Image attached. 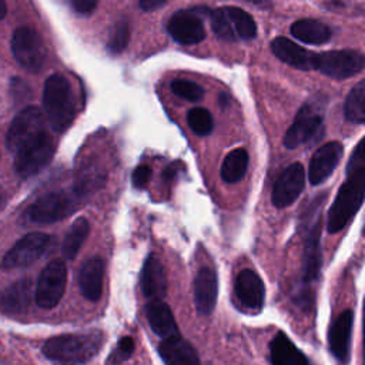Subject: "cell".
I'll list each match as a JSON object with an SVG mask.
<instances>
[{
  "mask_svg": "<svg viewBox=\"0 0 365 365\" xmlns=\"http://www.w3.org/2000/svg\"><path fill=\"white\" fill-rule=\"evenodd\" d=\"M346 180L339 187L338 194L331 204L327 220V230L331 234L339 232L352 220L364 201L365 188V158L362 141L358 143L346 165Z\"/></svg>",
  "mask_w": 365,
  "mask_h": 365,
  "instance_id": "obj_1",
  "label": "cell"
},
{
  "mask_svg": "<svg viewBox=\"0 0 365 365\" xmlns=\"http://www.w3.org/2000/svg\"><path fill=\"white\" fill-rule=\"evenodd\" d=\"M103 346L100 331L64 334L47 339L41 348L44 356L60 364H83L94 358Z\"/></svg>",
  "mask_w": 365,
  "mask_h": 365,
  "instance_id": "obj_2",
  "label": "cell"
},
{
  "mask_svg": "<svg viewBox=\"0 0 365 365\" xmlns=\"http://www.w3.org/2000/svg\"><path fill=\"white\" fill-rule=\"evenodd\" d=\"M46 117L56 133L66 131L76 117V97L73 87L63 74H51L43 90Z\"/></svg>",
  "mask_w": 365,
  "mask_h": 365,
  "instance_id": "obj_3",
  "label": "cell"
},
{
  "mask_svg": "<svg viewBox=\"0 0 365 365\" xmlns=\"http://www.w3.org/2000/svg\"><path fill=\"white\" fill-rule=\"evenodd\" d=\"M327 103V96L317 93L302 104L295 114L294 123L284 135V145L287 148L294 150L302 144H307L318 134L322 127Z\"/></svg>",
  "mask_w": 365,
  "mask_h": 365,
  "instance_id": "obj_4",
  "label": "cell"
},
{
  "mask_svg": "<svg viewBox=\"0 0 365 365\" xmlns=\"http://www.w3.org/2000/svg\"><path fill=\"white\" fill-rule=\"evenodd\" d=\"M325 195L317 197L314 202L302 215L304 230V278L305 281H315L321 271V210Z\"/></svg>",
  "mask_w": 365,
  "mask_h": 365,
  "instance_id": "obj_5",
  "label": "cell"
},
{
  "mask_svg": "<svg viewBox=\"0 0 365 365\" xmlns=\"http://www.w3.org/2000/svg\"><path fill=\"white\" fill-rule=\"evenodd\" d=\"M81 192L56 191L36 200L26 211V218L34 224H53L73 214L81 200Z\"/></svg>",
  "mask_w": 365,
  "mask_h": 365,
  "instance_id": "obj_6",
  "label": "cell"
},
{
  "mask_svg": "<svg viewBox=\"0 0 365 365\" xmlns=\"http://www.w3.org/2000/svg\"><path fill=\"white\" fill-rule=\"evenodd\" d=\"M210 19L212 31L225 41L252 40L257 36L254 19L240 7H220L211 11Z\"/></svg>",
  "mask_w": 365,
  "mask_h": 365,
  "instance_id": "obj_7",
  "label": "cell"
},
{
  "mask_svg": "<svg viewBox=\"0 0 365 365\" xmlns=\"http://www.w3.org/2000/svg\"><path fill=\"white\" fill-rule=\"evenodd\" d=\"M56 144L51 135L44 130L24 145H21L14 154V171L20 178H30L40 173L53 158Z\"/></svg>",
  "mask_w": 365,
  "mask_h": 365,
  "instance_id": "obj_8",
  "label": "cell"
},
{
  "mask_svg": "<svg viewBox=\"0 0 365 365\" xmlns=\"http://www.w3.org/2000/svg\"><path fill=\"white\" fill-rule=\"evenodd\" d=\"M11 53L21 67L33 73L40 71L47 58V50L41 36L27 26L14 30L11 37Z\"/></svg>",
  "mask_w": 365,
  "mask_h": 365,
  "instance_id": "obj_9",
  "label": "cell"
},
{
  "mask_svg": "<svg viewBox=\"0 0 365 365\" xmlns=\"http://www.w3.org/2000/svg\"><path fill=\"white\" fill-rule=\"evenodd\" d=\"M314 70H318L335 80H345L364 70V56L356 50H331L315 53Z\"/></svg>",
  "mask_w": 365,
  "mask_h": 365,
  "instance_id": "obj_10",
  "label": "cell"
},
{
  "mask_svg": "<svg viewBox=\"0 0 365 365\" xmlns=\"http://www.w3.org/2000/svg\"><path fill=\"white\" fill-rule=\"evenodd\" d=\"M67 284V267L61 259L48 262L37 281L34 298L36 304L43 309L54 308L63 298Z\"/></svg>",
  "mask_w": 365,
  "mask_h": 365,
  "instance_id": "obj_11",
  "label": "cell"
},
{
  "mask_svg": "<svg viewBox=\"0 0 365 365\" xmlns=\"http://www.w3.org/2000/svg\"><path fill=\"white\" fill-rule=\"evenodd\" d=\"M51 237L44 232H29L19 240L1 259L3 269H21L36 262L48 248Z\"/></svg>",
  "mask_w": 365,
  "mask_h": 365,
  "instance_id": "obj_12",
  "label": "cell"
},
{
  "mask_svg": "<svg viewBox=\"0 0 365 365\" xmlns=\"http://www.w3.org/2000/svg\"><path fill=\"white\" fill-rule=\"evenodd\" d=\"M44 130V115L41 110L37 106H27L13 118L6 134V145L11 153H16L21 145Z\"/></svg>",
  "mask_w": 365,
  "mask_h": 365,
  "instance_id": "obj_13",
  "label": "cell"
},
{
  "mask_svg": "<svg viewBox=\"0 0 365 365\" xmlns=\"http://www.w3.org/2000/svg\"><path fill=\"white\" fill-rule=\"evenodd\" d=\"M305 185V170L301 163L288 165L277 178L271 201L277 208L289 207L301 194Z\"/></svg>",
  "mask_w": 365,
  "mask_h": 365,
  "instance_id": "obj_14",
  "label": "cell"
},
{
  "mask_svg": "<svg viewBox=\"0 0 365 365\" xmlns=\"http://www.w3.org/2000/svg\"><path fill=\"white\" fill-rule=\"evenodd\" d=\"M167 31L177 43L184 46L197 44L205 38L202 20L194 9L174 13L167 23Z\"/></svg>",
  "mask_w": 365,
  "mask_h": 365,
  "instance_id": "obj_15",
  "label": "cell"
},
{
  "mask_svg": "<svg viewBox=\"0 0 365 365\" xmlns=\"http://www.w3.org/2000/svg\"><path fill=\"white\" fill-rule=\"evenodd\" d=\"M344 155V145L339 141H329L322 144L309 161L308 178L312 185L322 184L336 168Z\"/></svg>",
  "mask_w": 365,
  "mask_h": 365,
  "instance_id": "obj_16",
  "label": "cell"
},
{
  "mask_svg": "<svg viewBox=\"0 0 365 365\" xmlns=\"http://www.w3.org/2000/svg\"><path fill=\"white\" fill-rule=\"evenodd\" d=\"M234 289L235 297L242 307L251 311H258L262 308L265 298V287L259 275L252 269L245 268L238 272Z\"/></svg>",
  "mask_w": 365,
  "mask_h": 365,
  "instance_id": "obj_17",
  "label": "cell"
},
{
  "mask_svg": "<svg viewBox=\"0 0 365 365\" xmlns=\"http://www.w3.org/2000/svg\"><path fill=\"white\" fill-rule=\"evenodd\" d=\"M352 322H354L352 311L345 309L334 319L328 332L329 351L339 362H346L349 356Z\"/></svg>",
  "mask_w": 365,
  "mask_h": 365,
  "instance_id": "obj_18",
  "label": "cell"
},
{
  "mask_svg": "<svg viewBox=\"0 0 365 365\" xmlns=\"http://www.w3.org/2000/svg\"><path fill=\"white\" fill-rule=\"evenodd\" d=\"M217 274L210 267H202L194 278V304L201 315H208L217 304Z\"/></svg>",
  "mask_w": 365,
  "mask_h": 365,
  "instance_id": "obj_19",
  "label": "cell"
},
{
  "mask_svg": "<svg viewBox=\"0 0 365 365\" xmlns=\"http://www.w3.org/2000/svg\"><path fill=\"white\" fill-rule=\"evenodd\" d=\"M271 50L281 61L294 68L304 71L314 70L315 53L308 51L287 37H275L271 41Z\"/></svg>",
  "mask_w": 365,
  "mask_h": 365,
  "instance_id": "obj_20",
  "label": "cell"
},
{
  "mask_svg": "<svg viewBox=\"0 0 365 365\" xmlns=\"http://www.w3.org/2000/svg\"><path fill=\"white\" fill-rule=\"evenodd\" d=\"M104 268V261L100 257H91L81 265L78 271L80 292L91 302H97L101 298Z\"/></svg>",
  "mask_w": 365,
  "mask_h": 365,
  "instance_id": "obj_21",
  "label": "cell"
},
{
  "mask_svg": "<svg viewBox=\"0 0 365 365\" xmlns=\"http://www.w3.org/2000/svg\"><path fill=\"white\" fill-rule=\"evenodd\" d=\"M161 359L168 365H197L200 358L192 345L180 334L163 338L158 345Z\"/></svg>",
  "mask_w": 365,
  "mask_h": 365,
  "instance_id": "obj_22",
  "label": "cell"
},
{
  "mask_svg": "<svg viewBox=\"0 0 365 365\" xmlns=\"http://www.w3.org/2000/svg\"><path fill=\"white\" fill-rule=\"evenodd\" d=\"M140 285L144 297H147L148 299H161L167 292V279L164 268L154 254H150L144 261L140 277Z\"/></svg>",
  "mask_w": 365,
  "mask_h": 365,
  "instance_id": "obj_23",
  "label": "cell"
},
{
  "mask_svg": "<svg viewBox=\"0 0 365 365\" xmlns=\"http://www.w3.org/2000/svg\"><path fill=\"white\" fill-rule=\"evenodd\" d=\"M33 284L30 278H23L11 284L0 295V308L6 314L16 315L24 312L31 302Z\"/></svg>",
  "mask_w": 365,
  "mask_h": 365,
  "instance_id": "obj_24",
  "label": "cell"
},
{
  "mask_svg": "<svg viewBox=\"0 0 365 365\" xmlns=\"http://www.w3.org/2000/svg\"><path fill=\"white\" fill-rule=\"evenodd\" d=\"M145 315L148 325L155 335L167 338L178 334L171 308L163 299H151L145 307Z\"/></svg>",
  "mask_w": 365,
  "mask_h": 365,
  "instance_id": "obj_25",
  "label": "cell"
},
{
  "mask_svg": "<svg viewBox=\"0 0 365 365\" xmlns=\"http://www.w3.org/2000/svg\"><path fill=\"white\" fill-rule=\"evenodd\" d=\"M269 361L274 365H307L309 362V359L281 331L269 344Z\"/></svg>",
  "mask_w": 365,
  "mask_h": 365,
  "instance_id": "obj_26",
  "label": "cell"
},
{
  "mask_svg": "<svg viewBox=\"0 0 365 365\" xmlns=\"http://www.w3.org/2000/svg\"><path fill=\"white\" fill-rule=\"evenodd\" d=\"M291 34L307 44H325L332 37L331 29L315 19H299L291 26Z\"/></svg>",
  "mask_w": 365,
  "mask_h": 365,
  "instance_id": "obj_27",
  "label": "cell"
},
{
  "mask_svg": "<svg viewBox=\"0 0 365 365\" xmlns=\"http://www.w3.org/2000/svg\"><path fill=\"white\" fill-rule=\"evenodd\" d=\"M88 232H90V222L84 217H78L70 225L61 247V252L66 259H74L77 257L80 248L83 247L86 238L88 237Z\"/></svg>",
  "mask_w": 365,
  "mask_h": 365,
  "instance_id": "obj_28",
  "label": "cell"
},
{
  "mask_svg": "<svg viewBox=\"0 0 365 365\" xmlns=\"http://www.w3.org/2000/svg\"><path fill=\"white\" fill-rule=\"evenodd\" d=\"M248 168V153L244 148H235L227 154L221 165V178L234 184L242 180Z\"/></svg>",
  "mask_w": 365,
  "mask_h": 365,
  "instance_id": "obj_29",
  "label": "cell"
},
{
  "mask_svg": "<svg viewBox=\"0 0 365 365\" xmlns=\"http://www.w3.org/2000/svg\"><path fill=\"white\" fill-rule=\"evenodd\" d=\"M365 81H358L345 101V117L348 121L354 124H364L365 123Z\"/></svg>",
  "mask_w": 365,
  "mask_h": 365,
  "instance_id": "obj_30",
  "label": "cell"
},
{
  "mask_svg": "<svg viewBox=\"0 0 365 365\" xmlns=\"http://www.w3.org/2000/svg\"><path fill=\"white\" fill-rule=\"evenodd\" d=\"M187 123L194 134L205 137L211 134L214 128V120L211 113L204 107H194L187 114Z\"/></svg>",
  "mask_w": 365,
  "mask_h": 365,
  "instance_id": "obj_31",
  "label": "cell"
},
{
  "mask_svg": "<svg viewBox=\"0 0 365 365\" xmlns=\"http://www.w3.org/2000/svg\"><path fill=\"white\" fill-rule=\"evenodd\" d=\"M130 40V27L125 19H121L114 23L108 40H107V50L111 54H120L127 46Z\"/></svg>",
  "mask_w": 365,
  "mask_h": 365,
  "instance_id": "obj_32",
  "label": "cell"
},
{
  "mask_svg": "<svg viewBox=\"0 0 365 365\" xmlns=\"http://www.w3.org/2000/svg\"><path fill=\"white\" fill-rule=\"evenodd\" d=\"M171 91L175 96L191 103H197L204 97V88L191 80H182V78L174 80L171 83Z\"/></svg>",
  "mask_w": 365,
  "mask_h": 365,
  "instance_id": "obj_33",
  "label": "cell"
},
{
  "mask_svg": "<svg viewBox=\"0 0 365 365\" xmlns=\"http://www.w3.org/2000/svg\"><path fill=\"white\" fill-rule=\"evenodd\" d=\"M134 351V341L131 336H123L120 341H118V345H117V349L115 352H113V355L107 359V362H121V361H125L131 356Z\"/></svg>",
  "mask_w": 365,
  "mask_h": 365,
  "instance_id": "obj_34",
  "label": "cell"
},
{
  "mask_svg": "<svg viewBox=\"0 0 365 365\" xmlns=\"http://www.w3.org/2000/svg\"><path fill=\"white\" fill-rule=\"evenodd\" d=\"M151 178V167L145 165V164H141L138 165L134 171H133V175H131V182L135 188L138 190H144L147 185H148V181Z\"/></svg>",
  "mask_w": 365,
  "mask_h": 365,
  "instance_id": "obj_35",
  "label": "cell"
},
{
  "mask_svg": "<svg viewBox=\"0 0 365 365\" xmlns=\"http://www.w3.org/2000/svg\"><path fill=\"white\" fill-rule=\"evenodd\" d=\"M70 7L78 14H91L97 7V0H67Z\"/></svg>",
  "mask_w": 365,
  "mask_h": 365,
  "instance_id": "obj_36",
  "label": "cell"
},
{
  "mask_svg": "<svg viewBox=\"0 0 365 365\" xmlns=\"http://www.w3.org/2000/svg\"><path fill=\"white\" fill-rule=\"evenodd\" d=\"M30 87L21 80V78H13L11 80V93L17 100H21V97H27L30 93Z\"/></svg>",
  "mask_w": 365,
  "mask_h": 365,
  "instance_id": "obj_37",
  "label": "cell"
},
{
  "mask_svg": "<svg viewBox=\"0 0 365 365\" xmlns=\"http://www.w3.org/2000/svg\"><path fill=\"white\" fill-rule=\"evenodd\" d=\"M165 1L167 0H138V4L144 11H153L158 7H161Z\"/></svg>",
  "mask_w": 365,
  "mask_h": 365,
  "instance_id": "obj_38",
  "label": "cell"
},
{
  "mask_svg": "<svg viewBox=\"0 0 365 365\" xmlns=\"http://www.w3.org/2000/svg\"><path fill=\"white\" fill-rule=\"evenodd\" d=\"M247 1L254 3V4H257L258 7H268V4H269L268 0H247Z\"/></svg>",
  "mask_w": 365,
  "mask_h": 365,
  "instance_id": "obj_39",
  "label": "cell"
},
{
  "mask_svg": "<svg viewBox=\"0 0 365 365\" xmlns=\"http://www.w3.org/2000/svg\"><path fill=\"white\" fill-rule=\"evenodd\" d=\"M7 13V6H6V1L4 0H0V20L6 16Z\"/></svg>",
  "mask_w": 365,
  "mask_h": 365,
  "instance_id": "obj_40",
  "label": "cell"
},
{
  "mask_svg": "<svg viewBox=\"0 0 365 365\" xmlns=\"http://www.w3.org/2000/svg\"><path fill=\"white\" fill-rule=\"evenodd\" d=\"M4 202H6V192L0 188V208L4 205Z\"/></svg>",
  "mask_w": 365,
  "mask_h": 365,
  "instance_id": "obj_41",
  "label": "cell"
}]
</instances>
